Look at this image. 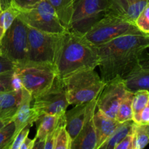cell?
<instances>
[{
	"instance_id": "obj_7",
	"label": "cell",
	"mask_w": 149,
	"mask_h": 149,
	"mask_svg": "<svg viewBox=\"0 0 149 149\" xmlns=\"http://www.w3.org/2000/svg\"><path fill=\"white\" fill-rule=\"evenodd\" d=\"M61 35L41 31L28 26V61L55 65Z\"/></svg>"
},
{
	"instance_id": "obj_3",
	"label": "cell",
	"mask_w": 149,
	"mask_h": 149,
	"mask_svg": "<svg viewBox=\"0 0 149 149\" xmlns=\"http://www.w3.org/2000/svg\"><path fill=\"white\" fill-rule=\"evenodd\" d=\"M68 105H79L96 100L106 82L95 69L78 71L62 79Z\"/></svg>"
},
{
	"instance_id": "obj_34",
	"label": "cell",
	"mask_w": 149,
	"mask_h": 149,
	"mask_svg": "<svg viewBox=\"0 0 149 149\" xmlns=\"http://www.w3.org/2000/svg\"><path fill=\"white\" fill-rule=\"evenodd\" d=\"M139 125H149V100L147 103L146 106L141 112V119H140Z\"/></svg>"
},
{
	"instance_id": "obj_42",
	"label": "cell",
	"mask_w": 149,
	"mask_h": 149,
	"mask_svg": "<svg viewBox=\"0 0 149 149\" xmlns=\"http://www.w3.org/2000/svg\"><path fill=\"white\" fill-rule=\"evenodd\" d=\"M8 149H10V148H8Z\"/></svg>"
},
{
	"instance_id": "obj_19",
	"label": "cell",
	"mask_w": 149,
	"mask_h": 149,
	"mask_svg": "<svg viewBox=\"0 0 149 149\" xmlns=\"http://www.w3.org/2000/svg\"><path fill=\"white\" fill-rule=\"evenodd\" d=\"M135 122L132 120L120 123L113 133L97 149H114L127 135L132 133Z\"/></svg>"
},
{
	"instance_id": "obj_40",
	"label": "cell",
	"mask_w": 149,
	"mask_h": 149,
	"mask_svg": "<svg viewBox=\"0 0 149 149\" xmlns=\"http://www.w3.org/2000/svg\"><path fill=\"white\" fill-rule=\"evenodd\" d=\"M0 55H2V53H1V45H0Z\"/></svg>"
},
{
	"instance_id": "obj_10",
	"label": "cell",
	"mask_w": 149,
	"mask_h": 149,
	"mask_svg": "<svg viewBox=\"0 0 149 149\" xmlns=\"http://www.w3.org/2000/svg\"><path fill=\"white\" fill-rule=\"evenodd\" d=\"M32 109L36 114L63 116L68 105L62 79L57 77L52 85L33 99Z\"/></svg>"
},
{
	"instance_id": "obj_2",
	"label": "cell",
	"mask_w": 149,
	"mask_h": 149,
	"mask_svg": "<svg viewBox=\"0 0 149 149\" xmlns=\"http://www.w3.org/2000/svg\"><path fill=\"white\" fill-rule=\"evenodd\" d=\"M99 65L97 47L81 33L65 31L61 35L55 67L60 79L78 71L95 69Z\"/></svg>"
},
{
	"instance_id": "obj_29",
	"label": "cell",
	"mask_w": 149,
	"mask_h": 149,
	"mask_svg": "<svg viewBox=\"0 0 149 149\" xmlns=\"http://www.w3.org/2000/svg\"><path fill=\"white\" fill-rule=\"evenodd\" d=\"M31 125H28L21 130L15 137L14 140L10 145V149H19L24 140L28 137Z\"/></svg>"
},
{
	"instance_id": "obj_24",
	"label": "cell",
	"mask_w": 149,
	"mask_h": 149,
	"mask_svg": "<svg viewBox=\"0 0 149 149\" xmlns=\"http://www.w3.org/2000/svg\"><path fill=\"white\" fill-rule=\"evenodd\" d=\"M20 82L14 74V70L0 74V93L21 88Z\"/></svg>"
},
{
	"instance_id": "obj_36",
	"label": "cell",
	"mask_w": 149,
	"mask_h": 149,
	"mask_svg": "<svg viewBox=\"0 0 149 149\" xmlns=\"http://www.w3.org/2000/svg\"><path fill=\"white\" fill-rule=\"evenodd\" d=\"M44 144H45V141H37L36 140L35 142L33 148L32 149H44Z\"/></svg>"
},
{
	"instance_id": "obj_12",
	"label": "cell",
	"mask_w": 149,
	"mask_h": 149,
	"mask_svg": "<svg viewBox=\"0 0 149 149\" xmlns=\"http://www.w3.org/2000/svg\"><path fill=\"white\" fill-rule=\"evenodd\" d=\"M97 109V99L89 103L76 105L65 113V127L71 141L79 135L93 118Z\"/></svg>"
},
{
	"instance_id": "obj_22",
	"label": "cell",
	"mask_w": 149,
	"mask_h": 149,
	"mask_svg": "<svg viewBox=\"0 0 149 149\" xmlns=\"http://www.w3.org/2000/svg\"><path fill=\"white\" fill-rule=\"evenodd\" d=\"M149 100V92L147 90H138L134 93L132 99V121L139 125L141 112L146 106Z\"/></svg>"
},
{
	"instance_id": "obj_39",
	"label": "cell",
	"mask_w": 149,
	"mask_h": 149,
	"mask_svg": "<svg viewBox=\"0 0 149 149\" xmlns=\"http://www.w3.org/2000/svg\"><path fill=\"white\" fill-rule=\"evenodd\" d=\"M1 11H2V6H1V1L0 0V13H1Z\"/></svg>"
},
{
	"instance_id": "obj_1",
	"label": "cell",
	"mask_w": 149,
	"mask_h": 149,
	"mask_svg": "<svg viewBox=\"0 0 149 149\" xmlns=\"http://www.w3.org/2000/svg\"><path fill=\"white\" fill-rule=\"evenodd\" d=\"M148 48L149 34L144 33L124 35L97 46L102 79L106 83L124 78Z\"/></svg>"
},
{
	"instance_id": "obj_17",
	"label": "cell",
	"mask_w": 149,
	"mask_h": 149,
	"mask_svg": "<svg viewBox=\"0 0 149 149\" xmlns=\"http://www.w3.org/2000/svg\"><path fill=\"white\" fill-rule=\"evenodd\" d=\"M64 121L65 115L63 116L49 114L39 115L34 122L36 126V140L45 141L47 135L56 130L59 125Z\"/></svg>"
},
{
	"instance_id": "obj_8",
	"label": "cell",
	"mask_w": 149,
	"mask_h": 149,
	"mask_svg": "<svg viewBox=\"0 0 149 149\" xmlns=\"http://www.w3.org/2000/svg\"><path fill=\"white\" fill-rule=\"evenodd\" d=\"M2 55L12 62L28 61V26L17 16L0 41Z\"/></svg>"
},
{
	"instance_id": "obj_30",
	"label": "cell",
	"mask_w": 149,
	"mask_h": 149,
	"mask_svg": "<svg viewBox=\"0 0 149 149\" xmlns=\"http://www.w3.org/2000/svg\"><path fill=\"white\" fill-rule=\"evenodd\" d=\"M41 0H11V4L22 12L33 8Z\"/></svg>"
},
{
	"instance_id": "obj_9",
	"label": "cell",
	"mask_w": 149,
	"mask_h": 149,
	"mask_svg": "<svg viewBox=\"0 0 149 149\" xmlns=\"http://www.w3.org/2000/svg\"><path fill=\"white\" fill-rule=\"evenodd\" d=\"M18 17L27 26L46 33L61 34L68 30L47 0H41L33 8L20 12Z\"/></svg>"
},
{
	"instance_id": "obj_32",
	"label": "cell",
	"mask_w": 149,
	"mask_h": 149,
	"mask_svg": "<svg viewBox=\"0 0 149 149\" xmlns=\"http://www.w3.org/2000/svg\"><path fill=\"white\" fill-rule=\"evenodd\" d=\"M114 149H134L133 131H132V133L127 135L121 142H119Z\"/></svg>"
},
{
	"instance_id": "obj_21",
	"label": "cell",
	"mask_w": 149,
	"mask_h": 149,
	"mask_svg": "<svg viewBox=\"0 0 149 149\" xmlns=\"http://www.w3.org/2000/svg\"><path fill=\"white\" fill-rule=\"evenodd\" d=\"M133 95V93L127 90L119 104L116 116V120L119 123L132 120Z\"/></svg>"
},
{
	"instance_id": "obj_31",
	"label": "cell",
	"mask_w": 149,
	"mask_h": 149,
	"mask_svg": "<svg viewBox=\"0 0 149 149\" xmlns=\"http://www.w3.org/2000/svg\"><path fill=\"white\" fill-rule=\"evenodd\" d=\"M14 68V63L4 55H0V74L13 71Z\"/></svg>"
},
{
	"instance_id": "obj_13",
	"label": "cell",
	"mask_w": 149,
	"mask_h": 149,
	"mask_svg": "<svg viewBox=\"0 0 149 149\" xmlns=\"http://www.w3.org/2000/svg\"><path fill=\"white\" fill-rule=\"evenodd\" d=\"M128 91L149 92V52H144L133 68L123 78Z\"/></svg>"
},
{
	"instance_id": "obj_33",
	"label": "cell",
	"mask_w": 149,
	"mask_h": 149,
	"mask_svg": "<svg viewBox=\"0 0 149 149\" xmlns=\"http://www.w3.org/2000/svg\"><path fill=\"white\" fill-rule=\"evenodd\" d=\"M65 122V121H64ZM63 123V122H62ZM61 123V124H62ZM59 125V126H60ZM58 127L57 128L56 130H55L54 132H51L50 134L47 135V137L46 138V139L45 140V144H44V149H53L54 148V145H55V138H56L57 132L58 130Z\"/></svg>"
},
{
	"instance_id": "obj_5",
	"label": "cell",
	"mask_w": 149,
	"mask_h": 149,
	"mask_svg": "<svg viewBox=\"0 0 149 149\" xmlns=\"http://www.w3.org/2000/svg\"><path fill=\"white\" fill-rule=\"evenodd\" d=\"M137 33H143V32L135 23L110 12L93 25L84 36L88 42L97 47L124 35Z\"/></svg>"
},
{
	"instance_id": "obj_25",
	"label": "cell",
	"mask_w": 149,
	"mask_h": 149,
	"mask_svg": "<svg viewBox=\"0 0 149 149\" xmlns=\"http://www.w3.org/2000/svg\"><path fill=\"white\" fill-rule=\"evenodd\" d=\"M15 137V125L13 121L7 123L0 129V149L10 148Z\"/></svg>"
},
{
	"instance_id": "obj_14",
	"label": "cell",
	"mask_w": 149,
	"mask_h": 149,
	"mask_svg": "<svg viewBox=\"0 0 149 149\" xmlns=\"http://www.w3.org/2000/svg\"><path fill=\"white\" fill-rule=\"evenodd\" d=\"M27 90L23 87L18 90L0 93V120L9 123L13 121Z\"/></svg>"
},
{
	"instance_id": "obj_35",
	"label": "cell",
	"mask_w": 149,
	"mask_h": 149,
	"mask_svg": "<svg viewBox=\"0 0 149 149\" xmlns=\"http://www.w3.org/2000/svg\"><path fill=\"white\" fill-rule=\"evenodd\" d=\"M36 141V137H35L33 139H31V138H28L27 137V138L24 140V141H23V143H22V145L20 146L19 149H32L33 148V146H34Z\"/></svg>"
},
{
	"instance_id": "obj_38",
	"label": "cell",
	"mask_w": 149,
	"mask_h": 149,
	"mask_svg": "<svg viewBox=\"0 0 149 149\" xmlns=\"http://www.w3.org/2000/svg\"><path fill=\"white\" fill-rule=\"evenodd\" d=\"M144 127H145L146 130V132H148V135H149V125H144Z\"/></svg>"
},
{
	"instance_id": "obj_11",
	"label": "cell",
	"mask_w": 149,
	"mask_h": 149,
	"mask_svg": "<svg viewBox=\"0 0 149 149\" xmlns=\"http://www.w3.org/2000/svg\"><path fill=\"white\" fill-rule=\"evenodd\" d=\"M127 91L122 77H116L106 82L97 98V109L109 117L116 119L119 104Z\"/></svg>"
},
{
	"instance_id": "obj_20",
	"label": "cell",
	"mask_w": 149,
	"mask_h": 149,
	"mask_svg": "<svg viewBox=\"0 0 149 149\" xmlns=\"http://www.w3.org/2000/svg\"><path fill=\"white\" fill-rule=\"evenodd\" d=\"M56 12L62 24L68 30L73 13L74 0H47Z\"/></svg>"
},
{
	"instance_id": "obj_41",
	"label": "cell",
	"mask_w": 149,
	"mask_h": 149,
	"mask_svg": "<svg viewBox=\"0 0 149 149\" xmlns=\"http://www.w3.org/2000/svg\"><path fill=\"white\" fill-rule=\"evenodd\" d=\"M74 1H75V0H74Z\"/></svg>"
},
{
	"instance_id": "obj_6",
	"label": "cell",
	"mask_w": 149,
	"mask_h": 149,
	"mask_svg": "<svg viewBox=\"0 0 149 149\" xmlns=\"http://www.w3.org/2000/svg\"><path fill=\"white\" fill-rule=\"evenodd\" d=\"M109 13V0H75L68 31L85 34Z\"/></svg>"
},
{
	"instance_id": "obj_16",
	"label": "cell",
	"mask_w": 149,
	"mask_h": 149,
	"mask_svg": "<svg viewBox=\"0 0 149 149\" xmlns=\"http://www.w3.org/2000/svg\"><path fill=\"white\" fill-rule=\"evenodd\" d=\"M33 97L29 92H26L25 97L19 106L13 121L15 125V135L28 125H33L37 119L38 115L31 106Z\"/></svg>"
},
{
	"instance_id": "obj_15",
	"label": "cell",
	"mask_w": 149,
	"mask_h": 149,
	"mask_svg": "<svg viewBox=\"0 0 149 149\" xmlns=\"http://www.w3.org/2000/svg\"><path fill=\"white\" fill-rule=\"evenodd\" d=\"M93 122L97 137L95 149H97L113 133L120 123L115 119L108 116L100 110L95 112Z\"/></svg>"
},
{
	"instance_id": "obj_23",
	"label": "cell",
	"mask_w": 149,
	"mask_h": 149,
	"mask_svg": "<svg viewBox=\"0 0 149 149\" xmlns=\"http://www.w3.org/2000/svg\"><path fill=\"white\" fill-rule=\"evenodd\" d=\"M20 13V10L12 4L1 11L0 13V41Z\"/></svg>"
},
{
	"instance_id": "obj_27",
	"label": "cell",
	"mask_w": 149,
	"mask_h": 149,
	"mask_svg": "<svg viewBox=\"0 0 149 149\" xmlns=\"http://www.w3.org/2000/svg\"><path fill=\"white\" fill-rule=\"evenodd\" d=\"M71 140L65 127V122L58 128L53 149H71Z\"/></svg>"
},
{
	"instance_id": "obj_26",
	"label": "cell",
	"mask_w": 149,
	"mask_h": 149,
	"mask_svg": "<svg viewBox=\"0 0 149 149\" xmlns=\"http://www.w3.org/2000/svg\"><path fill=\"white\" fill-rule=\"evenodd\" d=\"M149 143V135L144 125L135 124L133 127L134 149H143Z\"/></svg>"
},
{
	"instance_id": "obj_4",
	"label": "cell",
	"mask_w": 149,
	"mask_h": 149,
	"mask_svg": "<svg viewBox=\"0 0 149 149\" xmlns=\"http://www.w3.org/2000/svg\"><path fill=\"white\" fill-rule=\"evenodd\" d=\"M14 74L33 99L47 90L58 77L55 65L31 61L15 64Z\"/></svg>"
},
{
	"instance_id": "obj_18",
	"label": "cell",
	"mask_w": 149,
	"mask_h": 149,
	"mask_svg": "<svg viewBox=\"0 0 149 149\" xmlns=\"http://www.w3.org/2000/svg\"><path fill=\"white\" fill-rule=\"evenodd\" d=\"M96 145L97 137L92 118L79 135L71 141V149H95Z\"/></svg>"
},
{
	"instance_id": "obj_28",
	"label": "cell",
	"mask_w": 149,
	"mask_h": 149,
	"mask_svg": "<svg viewBox=\"0 0 149 149\" xmlns=\"http://www.w3.org/2000/svg\"><path fill=\"white\" fill-rule=\"evenodd\" d=\"M135 24L141 32L149 34V1L136 19Z\"/></svg>"
},
{
	"instance_id": "obj_37",
	"label": "cell",
	"mask_w": 149,
	"mask_h": 149,
	"mask_svg": "<svg viewBox=\"0 0 149 149\" xmlns=\"http://www.w3.org/2000/svg\"><path fill=\"white\" fill-rule=\"evenodd\" d=\"M7 122H5L4 121H2V120H0V129H1L2 127H4V125H7Z\"/></svg>"
}]
</instances>
